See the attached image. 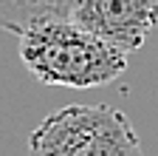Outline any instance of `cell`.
I'll use <instances>...</instances> for the list:
<instances>
[{"instance_id": "2", "label": "cell", "mask_w": 158, "mask_h": 156, "mask_svg": "<svg viewBox=\"0 0 158 156\" xmlns=\"http://www.w3.org/2000/svg\"><path fill=\"white\" fill-rule=\"evenodd\" d=\"M26 156H144L127 114L113 105H65L26 142Z\"/></svg>"}, {"instance_id": "1", "label": "cell", "mask_w": 158, "mask_h": 156, "mask_svg": "<svg viewBox=\"0 0 158 156\" xmlns=\"http://www.w3.org/2000/svg\"><path fill=\"white\" fill-rule=\"evenodd\" d=\"M20 63L43 85L99 88L127 71V54L71 20H54L20 34Z\"/></svg>"}, {"instance_id": "4", "label": "cell", "mask_w": 158, "mask_h": 156, "mask_svg": "<svg viewBox=\"0 0 158 156\" xmlns=\"http://www.w3.org/2000/svg\"><path fill=\"white\" fill-rule=\"evenodd\" d=\"M76 0H0V31L26 34L34 26L71 20Z\"/></svg>"}, {"instance_id": "3", "label": "cell", "mask_w": 158, "mask_h": 156, "mask_svg": "<svg viewBox=\"0 0 158 156\" xmlns=\"http://www.w3.org/2000/svg\"><path fill=\"white\" fill-rule=\"evenodd\" d=\"M71 23L122 54L141 51L158 29V0H76Z\"/></svg>"}]
</instances>
